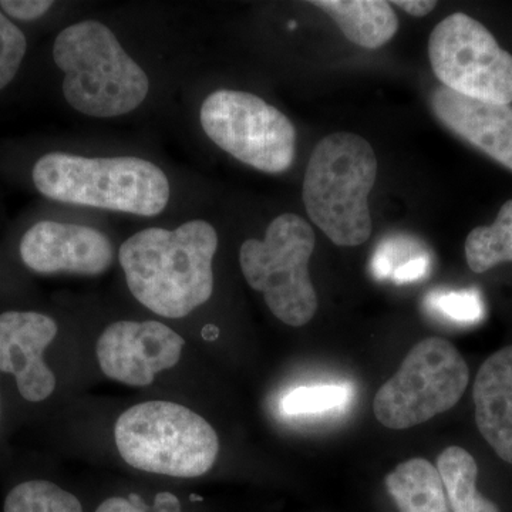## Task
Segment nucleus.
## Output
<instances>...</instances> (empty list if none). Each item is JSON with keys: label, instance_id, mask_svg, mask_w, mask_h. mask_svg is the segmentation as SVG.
Wrapping results in <instances>:
<instances>
[{"label": "nucleus", "instance_id": "1", "mask_svg": "<svg viewBox=\"0 0 512 512\" xmlns=\"http://www.w3.org/2000/svg\"><path fill=\"white\" fill-rule=\"evenodd\" d=\"M218 234L210 222L188 221L175 229L147 228L120 247L128 289L141 305L180 319L210 301Z\"/></svg>", "mask_w": 512, "mask_h": 512}, {"label": "nucleus", "instance_id": "2", "mask_svg": "<svg viewBox=\"0 0 512 512\" xmlns=\"http://www.w3.org/2000/svg\"><path fill=\"white\" fill-rule=\"evenodd\" d=\"M53 60L64 73V99L84 116H124L138 109L150 92L147 73L99 20L63 29L53 45Z\"/></svg>", "mask_w": 512, "mask_h": 512}, {"label": "nucleus", "instance_id": "3", "mask_svg": "<svg viewBox=\"0 0 512 512\" xmlns=\"http://www.w3.org/2000/svg\"><path fill=\"white\" fill-rule=\"evenodd\" d=\"M32 178L49 200L140 217H156L170 201L167 175L138 157L49 153L37 160Z\"/></svg>", "mask_w": 512, "mask_h": 512}, {"label": "nucleus", "instance_id": "4", "mask_svg": "<svg viewBox=\"0 0 512 512\" xmlns=\"http://www.w3.org/2000/svg\"><path fill=\"white\" fill-rule=\"evenodd\" d=\"M376 178V154L365 138L340 131L316 144L303 180V204L333 244L359 247L372 235L369 194Z\"/></svg>", "mask_w": 512, "mask_h": 512}, {"label": "nucleus", "instance_id": "5", "mask_svg": "<svg viewBox=\"0 0 512 512\" xmlns=\"http://www.w3.org/2000/svg\"><path fill=\"white\" fill-rule=\"evenodd\" d=\"M114 439L128 466L168 477L204 476L220 451L214 427L200 414L171 402L130 407L117 420Z\"/></svg>", "mask_w": 512, "mask_h": 512}, {"label": "nucleus", "instance_id": "6", "mask_svg": "<svg viewBox=\"0 0 512 512\" xmlns=\"http://www.w3.org/2000/svg\"><path fill=\"white\" fill-rule=\"evenodd\" d=\"M315 232L299 215H279L265 238L247 239L239 264L248 285L264 295L269 311L289 326L308 325L318 311V296L309 275Z\"/></svg>", "mask_w": 512, "mask_h": 512}, {"label": "nucleus", "instance_id": "7", "mask_svg": "<svg viewBox=\"0 0 512 512\" xmlns=\"http://www.w3.org/2000/svg\"><path fill=\"white\" fill-rule=\"evenodd\" d=\"M468 380L467 362L456 346L436 336L421 340L376 393V419L387 429H412L453 409Z\"/></svg>", "mask_w": 512, "mask_h": 512}, {"label": "nucleus", "instance_id": "8", "mask_svg": "<svg viewBox=\"0 0 512 512\" xmlns=\"http://www.w3.org/2000/svg\"><path fill=\"white\" fill-rule=\"evenodd\" d=\"M200 120L212 143L255 170L281 174L295 161V126L255 94L217 90L202 103Z\"/></svg>", "mask_w": 512, "mask_h": 512}, {"label": "nucleus", "instance_id": "9", "mask_svg": "<svg viewBox=\"0 0 512 512\" xmlns=\"http://www.w3.org/2000/svg\"><path fill=\"white\" fill-rule=\"evenodd\" d=\"M429 57L444 87L487 103H512V56L490 30L464 13L441 20L431 32Z\"/></svg>", "mask_w": 512, "mask_h": 512}, {"label": "nucleus", "instance_id": "10", "mask_svg": "<svg viewBox=\"0 0 512 512\" xmlns=\"http://www.w3.org/2000/svg\"><path fill=\"white\" fill-rule=\"evenodd\" d=\"M184 339L156 320H121L101 333L97 359L101 372L127 386L144 387L180 362Z\"/></svg>", "mask_w": 512, "mask_h": 512}, {"label": "nucleus", "instance_id": "11", "mask_svg": "<svg viewBox=\"0 0 512 512\" xmlns=\"http://www.w3.org/2000/svg\"><path fill=\"white\" fill-rule=\"evenodd\" d=\"M20 258L40 275L104 274L114 261V247L99 229L70 222L40 221L20 241Z\"/></svg>", "mask_w": 512, "mask_h": 512}, {"label": "nucleus", "instance_id": "12", "mask_svg": "<svg viewBox=\"0 0 512 512\" xmlns=\"http://www.w3.org/2000/svg\"><path fill=\"white\" fill-rule=\"evenodd\" d=\"M57 323L37 312H5L0 315V372L16 377L19 393L39 403L52 396L56 377L43 353L57 336Z\"/></svg>", "mask_w": 512, "mask_h": 512}, {"label": "nucleus", "instance_id": "13", "mask_svg": "<svg viewBox=\"0 0 512 512\" xmlns=\"http://www.w3.org/2000/svg\"><path fill=\"white\" fill-rule=\"evenodd\" d=\"M431 107L451 133L512 171L511 106L470 99L440 86Z\"/></svg>", "mask_w": 512, "mask_h": 512}, {"label": "nucleus", "instance_id": "14", "mask_svg": "<svg viewBox=\"0 0 512 512\" xmlns=\"http://www.w3.org/2000/svg\"><path fill=\"white\" fill-rule=\"evenodd\" d=\"M473 397L481 436L501 460L512 464V346L481 365Z\"/></svg>", "mask_w": 512, "mask_h": 512}, {"label": "nucleus", "instance_id": "15", "mask_svg": "<svg viewBox=\"0 0 512 512\" xmlns=\"http://www.w3.org/2000/svg\"><path fill=\"white\" fill-rule=\"evenodd\" d=\"M311 3L328 13L350 42L366 49L386 45L399 29L392 3L383 0H315Z\"/></svg>", "mask_w": 512, "mask_h": 512}, {"label": "nucleus", "instance_id": "16", "mask_svg": "<svg viewBox=\"0 0 512 512\" xmlns=\"http://www.w3.org/2000/svg\"><path fill=\"white\" fill-rule=\"evenodd\" d=\"M386 488L400 512H450L439 470L424 458L399 464L386 477Z\"/></svg>", "mask_w": 512, "mask_h": 512}, {"label": "nucleus", "instance_id": "17", "mask_svg": "<svg viewBox=\"0 0 512 512\" xmlns=\"http://www.w3.org/2000/svg\"><path fill=\"white\" fill-rule=\"evenodd\" d=\"M437 470L443 480L450 512H500L493 501L478 493L477 463L467 450L453 446L441 451Z\"/></svg>", "mask_w": 512, "mask_h": 512}, {"label": "nucleus", "instance_id": "18", "mask_svg": "<svg viewBox=\"0 0 512 512\" xmlns=\"http://www.w3.org/2000/svg\"><path fill=\"white\" fill-rule=\"evenodd\" d=\"M471 271L484 274L503 262H512V200L505 202L493 225L474 228L466 239Z\"/></svg>", "mask_w": 512, "mask_h": 512}, {"label": "nucleus", "instance_id": "19", "mask_svg": "<svg viewBox=\"0 0 512 512\" xmlns=\"http://www.w3.org/2000/svg\"><path fill=\"white\" fill-rule=\"evenodd\" d=\"M5 512H84L79 498L45 480L16 485L5 501Z\"/></svg>", "mask_w": 512, "mask_h": 512}, {"label": "nucleus", "instance_id": "20", "mask_svg": "<svg viewBox=\"0 0 512 512\" xmlns=\"http://www.w3.org/2000/svg\"><path fill=\"white\" fill-rule=\"evenodd\" d=\"M346 390L340 386L299 387L282 400V410L289 416L335 409L345 402Z\"/></svg>", "mask_w": 512, "mask_h": 512}, {"label": "nucleus", "instance_id": "21", "mask_svg": "<svg viewBox=\"0 0 512 512\" xmlns=\"http://www.w3.org/2000/svg\"><path fill=\"white\" fill-rule=\"evenodd\" d=\"M427 305L454 322L477 323L484 315L480 293L474 289L430 293Z\"/></svg>", "mask_w": 512, "mask_h": 512}, {"label": "nucleus", "instance_id": "22", "mask_svg": "<svg viewBox=\"0 0 512 512\" xmlns=\"http://www.w3.org/2000/svg\"><path fill=\"white\" fill-rule=\"evenodd\" d=\"M28 40L22 30L0 10V90L15 79L23 59Z\"/></svg>", "mask_w": 512, "mask_h": 512}, {"label": "nucleus", "instance_id": "23", "mask_svg": "<svg viewBox=\"0 0 512 512\" xmlns=\"http://www.w3.org/2000/svg\"><path fill=\"white\" fill-rule=\"evenodd\" d=\"M96 512H183L178 498L171 493L157 495L154 505H147L140 495L131 494L128 498L111 497L100 504Z\"/></svg>", "mask_w": 512, "mask_h": 512}, {"label": "nucleus", "instance_id": "24", "mask_svg": "<svg viewBox=\"0 0 512 512\" xmlns=\"http://www.w3.org/2000/svg\"><path fill=\"white\" fill-rule=\"evenodd\" d=\"M416 251V248L409 245V241L404 238H393L384 242L377 249L375 258H373V272L379 279L389 278L396 271L397 258L406 255L407 252Z\"/></svg>", "mask_w": 512, "mask_h": 512}, {"label": "nucleus", "instance_id": "25", "mask_svg": "<svg viewBox=\"0 0 512 512\" xmlns=\"http://www.w3.org/2000/svg\"><path fill=\"white\" fill-rule=\"evenodd\" d=\"M50 0H2L0 9L10 18L30 22L42 18L52 8Z\"/></svg>", "mask_w": 512, "mask_h": 512}, {"label": "nucleus", "instance_id": "26", "mask_svg": "<svg viewBox=\"0 0 512 512\" xmlns=\"http://www.w3.org/2000/svg\"><path fill=\"white\" fill-rule=\"evenodd\" d=\"M429 268V256L419 255L416 256V258L410 259L406 264L399 266L390 278H392L396 284H406V282L419 281V279L423 278V276L429 272Z\"/></svg>", "mask_w": 512, "mask_h": 512}, {"label": "nucleus", "instance_id": "27", "mask_svg": "<svg viewBox=\"0 0 512 512\" xmlns=\"http://www.w3.org/2000/svg\"><path fill=\"white\" fill-rule=\"evenodd\" d=\"M393 5L399 6L400 9L414 16V18H423V16L433 12L437 2H431V0H396Z\"/></svg>", "mask_w": 512, "mask_h": 512}]
</instances>
